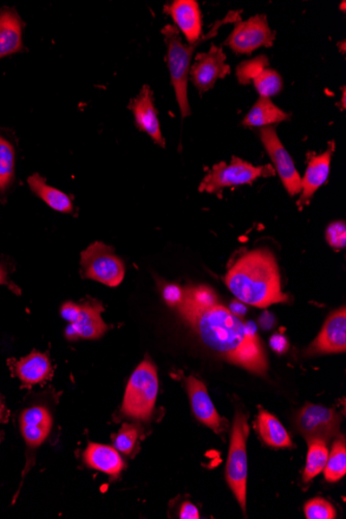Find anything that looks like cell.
<instances>
[{
	"mask_svg": "<svg viewBox=\"0 0 346 519\" xmlns=\"http://www.w3.org/2000/svg\"><path fill=\"white\" fill-rule=\"evenodd\" d=\"M335 152V142L331 141L326 151L315 155L307 166L304 177L301 179L302 192L298 205L309 204L316 191L328 180L330 174L333 154Z\"/></svg>",
	"mask_w": 346,
	"mask_h": 519,
	"instance_id": "16",
	"label": "cell"
},
{
	"mask_svg": "<svg viewBox=\"0 0 346 519\" xmlns=\"http://www.w3.org/2000/svg\"><path fill=\"white\" fill-rule=\"evenodd\" d=\"M346 350L345 306L332 314L325 321L321 333L312 342L308 354H339Z\"/></svg>",
	"mask_w": 346,
	"mask_h": 519,
	"instance_id": "14",
	"label": "cell"
},
{
	"mask_svg": "<svg viewBox=\"0 0 346 519\" xmlns=\"http://www.w3.org/2000/svg\"><path fill=\"white\" fill-rule=\"evenodd\" d=\"M101 313V305L97 302L63 304L61 314L69 322L65 329V337L70 340L100 339L108 330L107 324L102 320Z\"/></svg>",
	"mask_w": 346,
	"mask_h": 519,
	"instance_id": "8",
	"label": "cell"
},
{
	"mask_svg": "<svg viewBox=\"0 0 346 519\" xmlns=\"http://www.w3.org/2000/svg\"><path fill=\"white\" fill-rule=\"evenodd\" d=\"M12 367L24 386L40 384L49 378L52 371L48 356L41 353H32Z\"/></svg>",
	"mask_w": 346,
	"mask_h": 519,
	"instance_id": "21",
	"label": "cell"
},
{
	"mask_svg": "<svg viewBox=\"0 0 346 519\" xmlns=\"http://www.w3.org/2000/svg\"><path fill=\"white\" fill-rule=\"evenodd\" d=\"M158 391L156 368L151 360L146 359L131 375L123 398L122 414L135 420H148L152 416Z\"/></svg>",
	"mask_w": 346,
	"mask_h": 519,
	"instance_id": "4",
	"label": "cell"
},
{
	"mask_svg": "<svg viewBox=\"0 0 346 519\" xmlns=\"http://www.w3.org/2000/svg\"><path fill=\"white\" fill-rule=\"evenodd\" d=\"M240 21H241V11H230L224 19L214 23L206 36H202L198 42L189 44L188 46L182 43L180 30L174 25L168 24L162 29L167 46V66L182 119L192 114L188 100V80L195 50L202 43L216 37L222 26L236 24Z\"/></svg>",
	"mask_w": 346,
	"mask_h": 519,
	"instance_id": "3",
	"label": "cell"
},
{
	"mask_svg": "<svg viewBox=\"0 0 346 519\" xmlns=\"http://www.w3.org/2000/svg\"><path fill=\"white\" fill-rule=\"evenodd\" d=\"M326 242L331 247L343 249L346 246V225L344 222H335L329 224L325 230Z\"/></svg>",
	"mask_w": 346,
	"mask_h": 519,
	"instance_id": "33",
	"label": "cell"
},
{
	"mask_svg": "<svg viewBox=\"0 0 346 519\" xmlns=\"http://www.w3.org/2000/svg\"><path fill=\"white\" fill-rule=\"evenodd\" d=\"M162 294L171 307L179 308L185 300V289L178 284H166Z\"/></svg>",
	"mask_w": 346,
	"mask_h": 519,
	"instance_id": "34",
	"label": "cell"
},
{
	"mask_svg": "<svg viewBox=\"0 0 346 519\" xmlns=\"http://www.w3.org/2000/svg\"><path fill=\"white\" fill-rule=\"evenodd\" d=\"M271 170L266 166H253L249 162L232 157L230 164L225 162L214 165L199 186L200 192L218 193L224 188L250 185L254 180L266 175Z\"/></svg>",
	"mask_w": 346,
	"mask_h": 519,
	"instance_id": "7",
	"label": "cell"
},
{
	"mask_svg": "<svg viewBox=\"0 0 346 519\" xmlns=\"http://www.w3.org/2000/svg\"><path fill=\"white\" fill-rule=\"evenodd\" d=\"M129 108L134 115L137 128L146 132L156 145L165 147V140L163 138L152 88L148 86L143 87L140 94L130 102Z\"/></svg>",
	"mask_w": 346,
	"mask_h": 519,
	"instance_id": "15",
	"label": "cell"
},
{
	"mask_svg": "<svg viewBox=\"0 0 346 519\" xmlns=\"http://www.w3.org/2000/svg\"><path fill=\"white\" fill-rule=\"evenodd\" d=\"M308 453H307L306 466L303 473L304 482H310L312 479L321 473L328 462L329 450L326 442L321 439L307 440Z\"/></svg>",
	"mask_w": 346,
	"mask_h": 519,
	"instance_id": "25",
	"label": "cell"
},
{
	"mask_svg": "<svg viewBox=\"0 0 346 519\" xmlns=\"http://www.w3.org/2000/svg\"><path fill=\"white\" fill-rule=\"evenodd\" d=\"M0 285H6L10 287V282L8 281V272L4 270L2 264H0Z\"/></svg>",
	"mask_w": 346,
	"mask_h": 519,
	"instance_id": "38",
	"label": "cell"
},
{
	"mask_svg": "<svg viewBox=\"0 0 346 519\" xmlns=\"http://www.w3.org/2000/svg\"><path fill=\"white\" fill-rule=\"evenodd\" d=\"M139 436V428L134 425L125 424L122 427L119 433L114 437V447L119 452L130 454L133 451Z\"/></svg>",
	"mask_w": 346,
	"mask_h": 519,
	"instance_id": "32",
	"label": "cell"
},
{
	"mask_svg": "<svg viewBox=\"0 0 346 519\" xmlns=\"http://www.w3.org/2000/svg\"><path fill=\"white\" fill-rule=\"evenodd\" d=\"M324 473L326 481L331 483L338 482L345 476L346 445L343 437L338 438L333 444Z\"/></svg>",
	"mask_w": 346,
	"mask_h": 519,
	"instance_id": "26",
	"label": "cell"
},
{
	"mask_svg": "<svg viewBox=\"0 0 346 519\" xmlns=\"http://www.w3.org/2000/svg\"><path fill=\"white\" fill-rule=\"evenodd\" d=\"M257 428L261 439L267 446L289 448L291 446L290 434L274 414L260 410Z\"/></svg>",
	"mask_w": 346,
	"mask_h": 519,
	"instance_id": "23",
	"label": "cell"
},
{
	"mask_svg": "<svg viewBox=\"0 0 346 519\" xmlns=\"http://www.w3.org/2000/svg\"><path fill=\"white\" fill-rule=\"evenodd\" d=\"M228 309H230L234 315L241 317V319L245 315L247 311L244 304L240 301L233 302L231 305V308Z\"/></svg>",
	"mask_w": 346,
	"mask_h": 519,
	"instance_id": "37",
	"label": "cell"
},
{
	"mask_svg": "<svg viewBox=\"0 0 346 519\" xmlns=\"http://www.w3.org/2000/svg\"><path fill=\"white\" fill-rule=\"evenodd\" d=\"M276 40L266 15H256L246 21L234 24V29L224 45L237 54H251L261 47L270 48Z\"/></svg>",
	"mask_w": 346,
	"mask_h": 519,
	"instance_id": "9",
	"label": "cell"
},
{
	"mask_svg": "<svg viewBox=\"0 0 346 519\" xmlns=\"http://www.w3.org/2000/svg\"><path fill=\"white\" fill-rule=\"evenodd\" d=\"M250 428L246 414L237 412L231 436L230 452L226 464V481L236 497L241 509L246 511L247 501V439Z\"/></svg>",
	"mask_w": 346,
	"mask_h": 519,
	"instance_id": "5",
	"label": "cell"
},
{
	"mask_svg": "<svg viewBox=\"0 0 346 519\" xmlns=\"http://www.w3.org/2000/svg\"><path fill=\"white\" fill-rule=\"evenodd\" d=\"M269 66V58L266 55H259L252 58V60L241 63L236 69L239 83L241 86H248Z\"/></svg>",
	"mask_w": 346,
	"mask_h": 519,
	"instance_id": "30",
	"label": "cell"
},
{
	"mask_svg": "<svg viewBox=\"0 0 346 519\" xmlns=\"http://www.w3.org/2000/svg\"><path fill=\"white\" fill-rule=\"evenodd\" d=\"M4 410V408L3 406L2 401H0V419L3 418Z\"/></svg>",
	"mask_w": 346,
	"mask_h": 519,
	"instance_id": "39",
	"label": "cell"
},
{
	"mask_svg": "<svg viewBox=\"0 0 346 519\" xmlns=\"http://www.w3.org/2000/svg\"><path fill=\"white\" fill-rule=\"evenodd\" d=\"M271 347L278 354H283L289 349V341L283 335H274L270 340Z\"/></svg>",
	"mask_w": 346,
	"mask_h": 519,
	"instance_id": "35",
	"label": "cell"
},
{
	"mask_svg": "<svg viewBox=\"0 0 346 519\" xmlns=\"http://www.w3.org/2000/svg\"><path fill=\"white\" fill-rule=\"evenodd\" d=\"M178 310L208 348L234 365L266 374V355L253 323L245 322L219 303L206 309L181 304Z\"/></svg>",
	"mask_w": 346,
	"mask_h": 519,
	"instance_id": "1",
	"label": "cell"
},
{
	"mask_svg": "<svg viewBox=\"0 0 346 519\" xmlns=\"http://www.w3.org/2000/svg\"><path fill=\"white\" fill-rule=\"evenodd\" d=\"M232 69L226 63V54L222 47L212 45L210 50L195 57L189 78L202 96L214 88L219 80L230 75Z\"/></svg>",
	"mask_w": 346,
	"mask_h": 519,
	"instance_id": "12",
	"label": "cell"
},
{
	"mask_svg": "<svg viewBox=\"0 0 346 519\" xmlns=\"http://www.w3.org/2000/svg\"><path fill=\"white\" fill-rule=\"evenodd\" d=\"M296 423L307 440L321 439L328 443L341 430L342 416L334 408L308 404L298 414Z\"/></svg>",
	"mask_w": 346,
	"mask_h": 519,
	"instance_id": "11",
	"label": "cell"
},
{
	"mask_svg": "<svg viewBox=\"0 0 346 519\" xmlns=\"http://www.w3.org/2000/svg\"><path fill=\"white\" fill-rule=\"evenodd\" d=\"M187 390L196 419L218 434L224 432L226 430L227 422L221 418L216 407L213 405L204 382L193 375L189 376Z\"/></svg>",
	"mask_w": 346,
	"mask_h": 519,
	"instance_id": "13",
	"label": "cell"
},
{
	"mask_svg": "<svg viewBox=\"0 0 346 519\" xmlns=\"http://www.w3.org/2000/svg\"><path fill=\"white\" fill-rule=\"evenodd\" d=\"M258 136L287 193L291 197L301 194L302 177L299 174L290 153L287 152L282 140L279 139L276 129L273 126L260 128Z\"/></svg>",
	"mask_w": 346,
	"mask_h": 519,
	"instance_id": "10",
	"label": "cell"
},
{
	"mask_svg": "<svg viewBox=\"0 0 346 519\" xmlns=\"http://www.w3.org/2000/svg\"><path fill=\"white\" fill-rule=\"evenodd\" d=\"M259 96L270 98L282 93L283 80L277 71L266 68L252 81Z\"/></svg>",
	"mask_w": 346,
	"mask_h": 519,
	"instance_id": "27",
	"label": "cell"
},
{
	"mask_svg": "<svg viewBox=\"0 0 346 519\" xmlns=\"http://www.w3.org/2000/svg\"><path fill=\"white\" fill-rule=\"evenodd\" d=\"M180 518L181 519H198V509L190 502L182 504L180 511Z\"/></svg>",
	"mask_w": 346,
	"mask_h": 519,
	"instance_id": "36",
	"label": "cell"
},
{
	"mask_svg": "<svg viewBox=\"0 0 346 519\" xmlns=\"http://www.w3.org/2000/svg\"><path fill=\"white\" fill-rule=\"evenodd\" d=\"M82 275L115 288L120 285L125 277V264L117 256L114 250L103 243H95L82 252Z\"/></svg>",
	"mask_w": 346,
	"mask_h": 519,
	"instance_id": "6",
	"label": "cell"
},
{
	"mask_svg": "<svg viewBox=\"0 0 346 519\" xmlns=\"http://www.w3.org/2000/svg\"><path fill=\"white\" fill-rule=\"evenodd\" d=\"M15 171V149L8 140L0 138V191L9 187Z\"/></svg>",
	"mask_w": 346,
	"mask_h": 519,
	"instance_id": "28",
	"label": "cell"
},
{
	"mask_svg": "<svg viewBox=\"0 0 346 519\" xmlns=\"http://www.w3.org/2000/svg\"><path fill=\"white\" fill-rule=\"evenodd\" d=\"M291 114L287 113L272 102L270 98L259 96L258 100L249 110L241 121V126L245 128H265L279 124V122L289 121Z\"/></svg>",
	"mask_w": 346,
	"mask_h": 519,
	"instance_id": "19",
	"label": "cell"
},
{
	"mask_svg": "<svg viewBox=\"0 0 346 519\" xmlns=\"http://www.w3.org/2000/svg\"><path fill=\"white\" fill-rule=\"evenodd\" d=\"M52 418L45 407L32 406L25 410L21 417L22 436L26 444L36 448L44 443L49 436Z\"/></svg>",
	"mask_w": 346,
	"mask_h": 519,
	"instance_id": "18",
	"label": "cell"
},
{
	"mask_svg": "<svg viewBox=\"0 0 346 519\" xmlns=\"http://www.w3.org/2000/svg\"><path fill=\"white\" fill-rule=\"evenodd\" d=\"M224 281L240 302L254 307L266 308L289 301L283 291L276 258L269 249L245 253L228 270Z\"/></svg>",
	"mask_w": 346,
	"mask_h": 519,
	"instance_id": "2",
	"label": "cell"
},
{
	"mask_svg": "<svg viewBox=\"0 0 346 519\" xmlns=\"http://www.w3.org/2000/svg\"><path fill=\"white\" fill-rule=\"evenodd\" d=\"M22 48V24L16 13H0V58Z\"/></svg>",
	"mask_w": 346,
	"mask_h": 519,
	"instance_id": "22",
	"label": "cell"
},
{
	"mask_svg": "<svg viewBox=\"0 0 346 519\" xmlns=\"http://www.w3.org/2000/svg\"><path fill=\"white\" fill-rule=\"evenodd\" d=\"M165 13L173 17L175 28L184 34L189 44L198 42L202 37L201 12L195 0H175L165 6Z\"/></svg>",
	"mask_w": 346,
	"mask_h": 519,
	"instance_id": "17",
	"label": "cell"
},
{
	"mask_svg": "<svg viewBox=\"0 0 346 519\" xmlns=\"http://www.w3.org/2000/svg\"><path fill=\"white\" fill-rule=\"evenodd\" d=\"M304 512L307 519H335L337 515L334 506L322 498L310 499Z\"/></svg>",
	"mask_w": 346,
	"mask_h": 519,
	"instance_id": "31",
	"label": "cell"
},
{
	"mask_svg": "<svg viewBox=\"0 0 346 519\" xmlns=\"http://www.w3.org/2000/svg\"><path fill=\"white\" fill-rule=\"evenodd\" d=\"M86 464L97 471L117 476L125 468L119 451L114 447L100 444H89L83 454Z\"/></svg>",
	"mask_w": 346,
	"mask_h": 519,
	"instance_id": "20",
	"label": "cell"
},
{
	"mask_svg": "<svg viewBox=\"0 0 346 519\" xmlns=\"http://www.w3.org/2000/svg\"><path fill=\"white\" fill-rule=\"evenodd\" d=\"M29 185L32 192L47 204L51 209L60 213H72L74 210L72 200L63 192L46 184L45 180L38 174H32L29 179Z\"/></svg>",
	"mask_w": 346,
	"mask_h": 519,
	"instance_id": "24",
	"label": "cell"
},
{
	"mask_svg": "<svg viewBox=\"0 0 346 519\" xmlns=\"http://www.w3.org/2000/svg\"><path fill=\"white\" fill-rule=\"evenodd\" d=\"M216 293L206 285L192 287L185 289V300L182 304L196 309H206L218 304Z\"/></svg>",
	"mask_w": 346,
	"mask_h": 519,
	"instance_id": "29",
	"label": "cell"
}]
</instances>
